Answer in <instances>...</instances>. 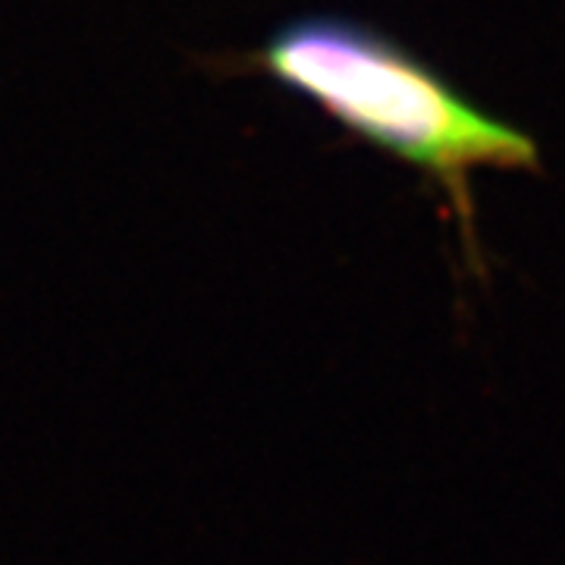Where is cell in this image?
I'll return each instance as SVG.
<instances>
[{
	"label": "cell",
	"mask_w": 565,
	"mask_h": 565,
	"mask_svg": "<svg viewBox=\"0 0 565 565\" xmlns=\"http://www.w3.org/2000/svg\"><path fill=\"white\" fill-rule=\"evenodd\" d=\"M248 70L299 95L355 139L418 170L444 192L465 264L484 277L475 173H541L531 132L468 102L430 63L386 32L345 17H299L280 25Z\"/></svg>",
	"instance_id": "obj_1"
}]
</instances>
